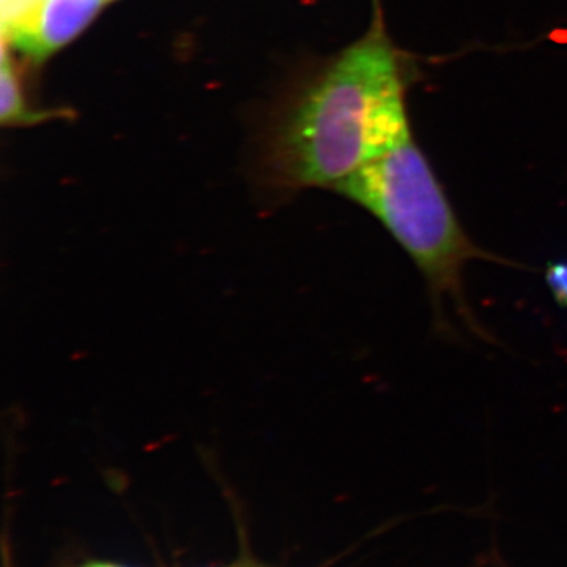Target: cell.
<instances>
[{"label": "cell", "instance_id": "obj_1", "mask_svg": "<svg viewBox=\"0 0 567 567\" xmlns=\"http://www.w3.org/2000/svg\"><path fill=\"white\" fill-rule=\"evenodd\" d=\"M405 74L382 24L342 52L290 121L279 181L336 189L409 136Z\"/></svg>", "mask_w": 567, "mask_h": 567}, {"label": "cell", "instance_id": "obj_2", "mask_svg": "<svg viewBox=\"0 0 567 567\" xmlns=\"http://www.w3.org/2000/svg\"><path fill=\"white\" fill-rule=\"evenodd\" d=\"M336 192L371 213L416 265L427 286L440 334L456 331L447 319L453 308L473 334L494 342L466 297V267L475 260L505 267L520 265L488 251L466 233L412 134L365 164Z\"/></svg>", "mask_w": 567, "mask_h": 567}, {"label": "cell", "instance_id": "obj_3", "mask_svg": "<svg viewBox=\"0 0 567 567\" xmlns=\"http://www.w3.org/2000/svg\"><path fill=\"white\" fill-rule=\"evenodd\" d=\"M102 3L103 0H41L31 28L13 44L35 58L50 55L85 28Z\"/></svg>", "mask_w": 567, "mask_h": 567}, {"label": "cell", "instance_id": "obj_4", "mask_svg": "<svg viewBox=\"0 0 567 567\" xmlns=\"http://www.w3.org/2000/svg\"><path fill=\"white\" fill-rule=\"evenodd\" d=\"M3 41L14 43L28 32L41 6V0H0Z\"/></svg>", "mask_w": 567, "mask_h": 567}, {"label": "cell", "instance_id": "obj_5", "mask_svg": "<svg viewBox=\"0 0 567 567\" xmlns=\"http://www.w3.org/2000/svg\"><path fill=\"white\" fill-rule=\"evenodd\" d=\"M2 122H17L18 118H24V103H22L20 84L10 70L9 61L3 58L2 61Z\"/></svg>", "mask_w": 567, "mask_h": 567}, {"label": "cell", "instance_id": "obj_6", "mask_svg": "<svg viewBox=\"0 0 567 567\" xmlns=\"http://www.w3.org/2000/svg\"><path fill=\"white\" fill-rule=\"evenodd\" d=\"M547 282L558 303L567 305V264H551L547 270Z\"/></svg>", "mask_w": 567, "mask_h": 567}, {"label": "cell", "instance_id": "obj_7", "mask_svg": "<svg viewBox=\"0 0 567 567\" xmlns=\"http://www.w3.org/2000/svg\"><path fill=\"white\" fill-rule=\"evenodd\" d=\"M87 567H115V566H106V565H92V566H87Z\"/></svg>", "mask_w": 567, "mask_h": 567}]
</instances>
